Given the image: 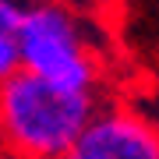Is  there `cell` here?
<instances>
[{
	"label": "cell",
	"mask_w": 159,
	"mask_h": 159,
	"mask_svg": "<svg viewBox=\"0 0 159 159\" xmlns=\"http://www.w3.org/2000/svg\"><path fill=\"white\" fill-rule=\"evenodd\" d=\"M96 113V92H71L25 71L0 81V134L21 159H60Z\"/></svg>",
	"instance_id": "6da1fadb"
},
{
	"label": "cell",
	"mask_w": 159,
	"mask_h": 159,
	"mask_svg": "<svg viewBox=\"0 0 159 159\" xmlns=\"http://www.w3.org/2000/svg\"><path fill=\"white\" fill-rule=\"evenodd\" d=\"M18 71L71 92H92L99 74L78 18L57 0L29 4L18 29Z\"/></svg>",
	"instance_id": "7a4b0ae2"
},
{
	"label": "cell",
	"mask_w": 159,
	"mask_h": 159,
	"mask_svg": "<svg viewBox=\"0 0 159 159\" xmlns=\"http://www.w3.org/2000/svg\"><path fill=\"white\" fill-rule=\"evenodd\" d=\"M60 159H159V131L131 110H99Z\"/></svg>",
	"instance_id": "3957f363"
},
{
	"label": "cell",
	"mask_w": 159,
	"mask_h": 159,
	"mask_svg": "<svg viewBox=\"0 0 159 159\" xmlns=\"http://www.w3.org/2000/svg\"><path fill=\"white\" fill-rule=\"evenodd\" d=\"M25 11V0H0V81L18 71V29Z\"/></svg>",
	"instance_id": "277c9868"
}]
</instances>
